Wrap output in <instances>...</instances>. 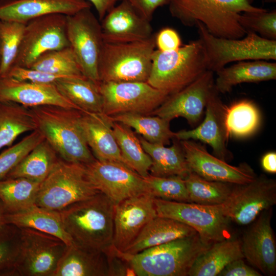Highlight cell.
Segmentation results:
<instances>
[{
  "label": "cell",
  "mask_w": 276,
  "mask_h": 276,
  "mask_svg": "<svg viewBox=\"0 0 276 276\" xmlns=\"http://www.w3.org/2000/svg\"><path fill=\"white\" fill-rule=\"evenodd\" d=\"M114 205L99 192L58 211L72 243L102 251L112 245Z\"/></svg>",
  "instance_id": "cell-1"
},
{
  "label": "cell",
  "mask_w": 276,
  "mask_h": 276,
  "mask_svg": "<svg viewBox=\"0 0 276 276\" xmlns=\"http://www.w3.org/2000/svg\"><path fill=\"white\" fill-rule=\"evenodd\" d=\"M168 6L171 16L183 25L200 22L212 35L233 39L246 34L239 22L242 13L266 10L253 6L251 0H170Z\"/></svg>",
  "instance_id": "cell-2"
},
{
  "label": "cell",
  "mask_w": 276,
  "mask_h": 276,
  "mask_svg": "<svg viewBox=\"0 0 276 276\" xmlns=\"http://www.w3.org/2000/svg\"><path fill=\"white\" fill-rule=\"evenodd\" d=\"M211 245L197 233L134 255L119 251L134 275L187 276L197 259Z\"/></svg>",
  "instance_id": "cell-3"
},
{
  "label": "cell",
  "mask_w": 276,
  "mask_h": 276,
  "mask_svg": "<svg viewBox=\"0 0 276 276\" xmlns=\"http://www.w3.org/2000/svg\"><path fill=\"white\" fill-rule=\"evenodd\" d=\"M30 109L37 130L62 159L84 165L96 159L79 125L81 110L54 105Z\"/></svg>",
  "instance_id": "cell-4"
},
{
  "label": "cell",
  "mask_w": 276,
  "mask_h": 276,
  "mask_svg": "<svg viewBox=\"0 0 276 276\" xmlns=\"http://www.w3.org/2000/svg\"><path fill=\"white\" fill-rule=\"evenodd\" d=\"M208 70L201 41H191L176 50H154L147 82L168 96L184 88Z\"/></svg>",
  "instance_id": "cell-5"
},
{
  "label": "cell",
  "mask_w": 276,
  "mask_h": 276,
  "mask_svg": "<svg viewBox=\"0 0 276 276\" xmlns=\"http://www.w3.org/2000/svg\"><path fill=\"white\" fill-rule=\"evenodd\" d=\"M99 192L89 178L85 165L59 159L41 182L35 204L60 211Z\"/></svg>",
  "instance_id": "cell-6"
},
{
  "label": "cell",
  "mask_w": 276,
  "mask_h": 276,
  "mask_svg": "<svg viewBox=\"0 0 276 276\" xmlns=\"http://www.w3.org/2000/svg\"><path fill=\"white\" fill-rule=\"evenodd\" d=\"M155 47L154 35L134 42H104L99 65L100 82H147Z\"/></svg>",
  "instance_id": "cell-7"
},
{
  "label": "cell",
  "mask_w": 276,
  "mask_h": 276,
  "mask_svg": "<svg viewBox=\"0 0 276 276\" xmlns=\"http://www.w3.org/2000/svg\"><path fill=\"white\" fill-rule=\"evenodd\" d=\"M205 50L208 70L216 73L232 62L276 59V40L247 31L241 38H225L211 34L200 22L195 25Z\"/></svg>",
  "instance_id": "cell-8"
},
{
  "label": "cell",
  "mask_w": 276,
  "mask_h": 276,
  "mask_svg": "<svg viewBox=\"0 0 276 276\" xmlns=\"http://www.w3.org/2000/svg\"><path fill=\"white\" fill-rule=\"evenodd\" d=\"M158 216L184 223L196 231L201 238L212 244L231 238V220L224 214L223 205H203L154 198Z\"/></svg>",
  "instance_id": "cell-9"
},
{
  "label": "cell",
  "mask_w": 276,
  "mask_h": 276,
  "mask_svg": "<svg viewBox=\"0 0 276 276\" xmlns=\"http://www.w3.org/2000/svg\"><path fill=\"white\" fill-rule=\"evenodd\" d=\"M90 8L66 16V33L83 75L99 85V65L104 42L101 22Z\"/></svg>",
  "instance_id": "cell-10"
},
{
  "label": "cell",
  "mask_w": 276,
  "mask_h": 276,
  "mask_svg": "<svg viewBox=\"0 0 276 276\" xmlns=\"http://www.w3.org/2000/svg\"><path fill=\"white\" fill-rule=\"evenodd\" d=\"M20 229L15 276H54L68 245L50 234L29 228Z\"/></svg>",
  "instance_id": "cell-11"
},
{
  "label": "cell",
  "mask_w": 276,
  "mask_h": 276,
  "mask_svg": "<svg viewBox=\"0 0 276 276\" xmlns=\"http://www.w3.org/2000/svg\"><path fill=\"white\" fill-rule=\"evenodd\" d=\"M66 16L51 14L26 24L13 66L29 68L44 53L70 47L66 33Z\"/></svg>",
  "instance_id": "cell-12"
},
{
  "label": "cell",
  "mask_w": 276,
  "mask_h": 276,
  "mask_svg": "<svg viewBox=\"0 0 276 276\" xmlns=\"http://www.w3.org/2000/svg\"><path fill=\"white\" fill-rule=\"evenodd\" d=\"M103 113L111 117L124 113L151 115L169 96L147 82H100Z\"/></svg>",
  "instance_id": "cell-13"
},
{
  "label": "cell",
  "mask_w": 276,
  "mask_h": 276,
  "mask_svg": "<svg viewBox=\"0 0 276 276\" xmlns=\"http://www.w3.org/2000/svg\"><path fill=\"white\" fill-rule=\"evenodd\" d=\"M275 203V180L260 174L248 183L234 185L222 205L224 214L231 221L245 225Z\"/></svg>",
  "instance_id": "cell-14"
},
{
  "label": "cell",
  "mask_w": 276,
  "mask_h": 276,
  "mask_svg": "<svg viewBox=\"0 0 276 276\" xmlns=\"http://www.w3.org/2000/svg\"><path fill=\"white\" fill-rule=\"evenodd\" d=\"M85 165L92 183L114 204L128 198L149 193L144 178L124 164L96 159Z\"/></svg>",
  "instance_id": "cell-15"
},
{
  "label": "cell",
  "mask_w": 276,
  "mask_h": 276,
  "mask_svg": "<svg viewBox=\"0 0 276 276\" xmlns=\"http://www.w3.org/2000/svg\"><path fill=\"white\" fill-rule=\"evenodd\" d=\"M191 171L204 179L234 185L248 183L257 176L247 163L232 166L211 154L205 147L194 140L179 141Z\"/></svg>",
  "instance_id": "cell-16"
},
{
  "label": "cell",
  "mask_w": 276,
  "mask_h": 276,
  "mask_svg": "<svg viewBox=\"0 0 276 276\" xmlns=\"http://www.w3.org/2000/svg\"><path fill=\"white\" fill-rule=\"evenodd\" d=\"M214 72L208 70L192 83L169 96L151 115L170 122L176 118H185L191 126L199 122L214 87Z\"/></svg>",
  "instance_id": "cell-17"
},
{
  "label": "cell",
  "mask_w": 276,
  "mask_h": 276,
  "mask_svg": "<svg viewBox=\"0 0 276 276\" xmlns=\"http://www.w3.org/2000/svg\"><path fill=\"white\" fill-rule=\"evenodd\" d=\"M154 198L146 193L115 204L112 245L117 249L124 251L143 227L157 216Z\"/></svg>",
  "instance_id": "cell-18"
},
{
  "label": "cell",
  "mask_w": 276,
  "mask_h": 276,
  "mask_svg": "<svg viewBox=\"0 0 276 276\" xmlns=\"http://www.w3.org/2000/svg\"><path fill=\"white\" fill-rule=\"evenodd\" d=\"M272 208L264 210L250 224L243 234L241 249L248 262L261 273H276V244L271 225Z\"/></svg>",
  "instance_id": "cell-19"
},
{
  "label": "cell",
  "mask_w": 276,
  "mask_h": 276,
  "mask_svg": "<svg viewBox=\"0 0 276 276\" xmlns=\"http://www.w3.org/2000/svg\"><path fill=\"white\" fill-rule=\"evenodd\" d=\"M226 107L214 86L206 105L203 121L193 129L175 132L174 139L178 141L199 140L206 143L211 147L215 156L227 162L232 159V155L226 147L229 136L225 120Z\"/></svg>",
  "instance_id": "cell-20"
},
{
  "label": "cell",
  "mask_w": 276,
  "mask_h": 276,
  "mask_svg": "<svg viewBox=\"0 0 276 276\" xmlns=\"http://www.w3.org/2000/svg\"><path fill=\"white\" fill-rule=\"evenodd\" d=\"M104 42L121 43L145 40L152 34L150 21L122 0L100 21Z\"/></svg>",
  "instance_id": "cell-21"
},
{
  "label": "cell",
  "mask_w": 276,
  "mask_h": 276,
  "mask_svg": "<svg viewBox=\"0 0 276 276\" xmlns=\"http://www.w3.org/2000/svg\"><path fill=\"white\" fill-rule=\"evenodd\" d=\"M0 101L29 108L54 105L81 110L59 92L55 84L21 81L9 76L0 77Z\"/></svg>",
  "instance_id": "cell-22"
},
{
  "label": "cell",
  "mask_w": 276,
  "mask_h": 276,
  "mask_svg": "<svg viewBox=\"0 0 276 276\" xmlns=\"http://www.w3.org/2000/svg\"><path fill=\"white\" fill-rule=\"evenodd\" d=\"M91 6L86 0H0V20L26 24L51 14L72 15Z\"/></svg>",
  "instance_id": "cell-23"
},
{
  "label": "cell",
  "mask_w": 276,
  "mask_h": 276,
  "mask_svg": "<svg viewBox=\"0 0 276 276\" xmlns=\"http://www.w3.org/2000/svg\"><path fill=\"white\" fill-rule=\"evenodd\" d=\"M79 122L86 143L96 159L127 166L114 135L113 122L109 117L103 113L81 111Z\"/></svg>",
  "instance_id": "cell-24"
},
{
  "label": "cell",
  "mask_w": 276,
  "mask_h": 276,
  "mask_svg": "<svg viewBox=\"0 0 276 276\" xmlns=\"http://www.w3.org/2000/svg\"><path fill=\"white\" fill-rule=\"evenodd\" d=\"M54 276H109L106 255L72 243L67 246Z\"/></svg>",
  "instance_id": "cell-25"
},
{
  "label": "cell",
  "mask_w": 276,
  "mask_h": 276,
  "mask_svg": "<svg viewBox=\"0 0 276 276\" xmlns=\"http://www.w3.org/2000/svg\"><path fill=\"white\" fill-rule=\"evenodd\" d=\"M196 234L195 229L184 223L157 216L143 227L123 252L136 254L148 248Z\"/></svg>",
  "instance_id": "cell-26"
},
{
  "label": "cell",
  "mask_w": 276,
  "mask_h": 276,
  "mask_svg": "<svg viewBox=\"0 0 276 276\" xmlns=\"http://www.w3.org/2000/svg\"><path fill=\"white\" fill-rule=\"evenodd\" d=\"M214 86L218 93H229L243 83H257L276 79V63L266 60L240 61L216 72Z\"/></svg>",
  "instance_id": "cell-27"
},
{
  "label": "cell",
  "mask_w": 276,
  "mask_h": 276,
  "mask_svg": "<svg viewBox=\"0 0 276 276\" xmlns=\"http://www.w3.org/2000/svg\"><path fill=\"white\" fill-rule=\"evenodd\" d=\"M174 141L167 147L151 143L140 137L142 146L152 160L149 174L157 177L179 176L185 179L191 172L186 160L179 141Z\"/></svg>",
  "instance_id": "cell-28"
},
{
  "label": "cell",
  "mask_w": 276,
  "mask_h": 276,
  "mask_svg": "<svg viewBox=\"0 0 276 276\" xmlns=\"http://www.w3.org/2000/svg\"><path fill=\"white\" fill-rule=\"evenodd\" d=\"M5 221L6 224H11L20 228L34 229L54 236L67 245L72 244L64 229L58 211L49 210L35 204L18 212L6 213Z\"/></svg>",
  "instance_id": "cell-29"
},
{
  "label": "cell",
  "mask_w": 276,
  "mask_h": 276,
  "mask_svg": "<svg viewBox=\"0 0 276 276\" xmlns=\"http://www.w3.org/2000/svg\"><path fill=\"white\" fill-rule=\"evenodd\" d=\"M244 258L241 241L233 238L213 243L191 267L189 276H216L230 262Z\"/></svg>",
  "instance_id": "cell-30"
},
{
  "label": "cell",
  "mask_w": 276,
  "mask_h": 276,
  "mask_svg": "<svg viewBox=\"0 0 276 276\" xmlns=\"http://www.w3.org/2000/svg\"><path fill=\"white\" fill-rule=\"evenodd\" d=\"M59 92L81 111L103 113L99 85L84 76H68L54 83Z\"/></svg>",
  "instance_id": "cell-31"
},
{
  "label": "cell",
  "mask_w": 276,
  "mask_h": 276,
  "mask_svg": "<svg viewBox=\"0 0 276 276\" xmlns=\"http://www.w3.org/2000/svg\"><path fill=\"white\" fill-rule=\"evenodd\" d=\"M36 129L30 108L13 102L0 101V150L11 146L20 134Z\"/></svg>",
  "instance_id": "cell-32"
},
{
  "label": "cell",
  "mask_w": 276,
  "mask_h": 276,
  "mask_svg": "<svg viewBox=\"0 0 276 276\" xmlns=\"http://www.w3.org/2000/svg\"><path fill=\"white\" fill-rule=\"evenodd\" d=\"M57 154L45 140L37 145L4 178L24 177L41 182L58 160Z\"/></svg>",
  "instance_id": "cell-33"
},
{
  "label": "cell",
  "mask_w": 276,
  "mask_h": 276,
  "mask_svg": "<svg viewBox=\"0 0 276 276\" xmlns=\"http://www.w3.org/2000/svg\"><path fill=\"white\" fill-rule=\"evenodd\" d=\"M109 117V116H108ZM112 122L133 128L142 137L151 143L169 145L174 138L170 121L157 116L124 113L109 117Z\"/></svg>",
  "instance_id": "cell-34"
},
{
  "label": "cell",
  "mask_w": 276,
  "mask_h": 276,
  "mask_svg": "<svg viewBox=\"0 0 276 276\" xmlns=\"http://www.w3.org/2000/svg\"><path fill=\"white\" fill-rule=\"evenodd\" d=\"M40 183L24 177L0 179V200L6 213L18 212L35 205Z\"/></svg>",
  "instance_id": "cell-35"
},
{
  "label": "cell",
  "mask_w": 276,
  "mask_h": 276,
  "mask_svg": "<svg viewBox=\"0 0 276 276\" xmlns=\"http://www.w3.org/2000/svg\"><path fill=\"white\" fill-rule=\"evenodd\" d=\"M261 119L260 111L252 101L241 100L226 107L225 120L229 137L250 136L260 128Z\"/></svg>",
  "instance_id": "cell-36"
},
{
  "label": "cell",
  "mask_w": 276,
  "mask_h": 276,
  "mask_svg": "<svg viewBox=\"0 0 276 276\" xmlns=\"http://www.w3.org/2000/svg\"><path fill=\"white\" fill-rule=\"evenodd\" d=\"M113 133L126 165L143 178L149 174L152 160L130 127L113 122Z\"/></svg>",
  "instance_id": "cell-37"
},
{
  "label": "cell",
  "mask_w": 276,
  "mask_h": 276,
  "mask_svg": "<svg viewBox=\"0 0 276 276\" xmlns=\"http://www.w3.org/2000/svg\"><path fill=\"white\" fill-rule=\"evenodd\" d=\"M184 180L191 202L203 205L223 204L228 198L234 185L208 180L192 172Z\"/></svg>",
  "instance_id": "cell-38"
},
{
  "label": "cell",
  "mask_w": 276,
  "mask_h": 276,
  "mask_svg": "<svg viewBox=\"0 0 276 276\" xmlns=\"http://www.w3.org/2000/svg\"><path fill=\"white\" fill-rule=\"evenodd\" d=\"M29 68L60 76H83L71 47L44 53Z\"/></svg>",
  "instance_id": "cell-39"
},
{
  "label": "cell",
  "mask_w": 276,
  "mask_h": 276,
  "mask_svg": "<svg viewBox=\"0 0 276 276\" xmlns=\"http://www.w3.org/2000/svg\"><path fill=\"white\" fill-rule=\"evenodd\" d=\"M25 24L0 20V77L13 67L20 46Z\"/></svg>",
  "instance_id": "cell-40"
},
{
  "label": "cell",
  "mask_w": 276,
  "mask_h": 276,
  "mask_svg": "<svg viewBox=\"0 0 276 276\" xmlns=\"http://www.w3.org/2000/svg\"><path fill=\"white\" fill-rule=\"evenodd\" d=\"M20 244V228L11 224L0 227V276H15Z\"/></svg>",
  "instance_id": "cell-41"
},
{
  "label": "cell",
  "mask_w": 276,
  "mask_h": 276,
  "mask_svg": "<svg viewBox=\"0 0 276 276\" xmlns=\"http://www.w3.org/2000/svg\"><path fill=\"white\" fill-rule=\"evenodd\" d=\"M144 179L149 193L154 198L191 202L183 178L179 176L157 177L149 174Z\"/></svg>",
  "instance_id": "cell-42"
},
{
  "label": "cell",
  "mask_w": 276,
  "mask_h": 276,
  "mask_svg": "<svg viewBox=\"0 0 276 276\" xmlns=\"http://www.w3.org/2000/svg\"><path fill=\"white\" fill-rule=\"evenodd\" d=\"M44 138L40 132L34 130L20 142L0 154V179L8 173Z\"/></svg>",
  "instance_id": "cell-43"
},
{
  "label": "cell",
  "mask_w": 276,
  "mask_h": 276,
  "mask_svg": "<svg viewBox=\"0 0 276 276\" xmlns=\"http://www.w3.org/2000/svg\"><path fill=\"white\" fill-rule=\"evenodd\" d=\"M239 22L246 31L256 33L261 37L276 40V10L245 12L239 18Z\"/></svg>",
  "instance_id": "cell-44"
},
{
  "label": "cell",
  "mask_w": 276,
  "mask_h": 276,
  "mask_svg": "<svg viewBox=\"0 0 276 276\" xmlns=\"http://www.w3.org/2000/svg\"><path fill=\"white\" fill-rule=\"evenodd\" d=\"M7 76L18 80L45 84H54L58 79L68 77L19 66H13Z\"/></svg>",
  "instance_id": "cell-45"
},
{
  "label": "cell",
  "mask_w": 276,
  "mask_h": 276,
  "mask_svg": "<svg viewBox=\"0 0 276 276\" xmlns=\"http://www.w3.org/2000/svg\"><path fill=\"white\" fill-rule=\"evenodd\" d=\"M156 47L162 52H171L179 49L182 45L181 38L174 29L166 27L155 35Z\"/></svg>",
  "instance_id": "cell-46"
},
{
  "label": "cell",
  "mask_w": 276,
  "mask_h": 276,
  "mask_svg": "<svg viewBox=\"0 0 276 276\" xmlns=\"http://www.w3.org/2000/svg\"><path fill=\"white\" fill-rule=\"evenodd\" d=\"M128 2L142 16L151 21L156 10L168 5L170 0H125Z\"/></svg>",
  "instance_id": "cell-47"
},
{
  "label": "cell",
  "mask_w": 276,
  "mask_h": 276,
  "mask_svg": "<svg viewBox=\"0 0 276 276\" xmlns=\"http://www.w3.org/2000/svg\"><path fill=\"white\" fill-rule=\"evenodd\" d=\"M262 274L248 266L243 258L238 259L228 264L218 276H261Z\"/></svg>",
  "instance_id": "cell-48"
},
{
  "label": "cell",
  "mask_w": 276,
  "mask_h": 276,
  "mask_svg": "<svg viewBox=\"0 0 276 276\" xmlns=\"http://www.w3.org/2000/svg\"><path fill=\"white\" fill-rule=\"evenodd\" d=\"M95 8L98 13V19L101 21L106 14L116 5L122 0H86Z\"/></svg>",
  "instance_id": "cell-49"
},
{
  "label": "cell",
  "mask_w": 276,
  "mask_h": 276,
  "mask_svg": "<svg viewBox=\"0 0 276 276\" xmlns=\"http://www.w3.org/2000/svg\"><path fill=\"white\" fill-rule=\"evenodd\" d=\"M261 164L262 169L269 173H276V153L274 151L265 153L262 157Z\"/></svg>",
  "instance_id": "cell-50"
},
{
  "label": "cell",
  "mask_w": 276,
  "mask_h": 276,
  "mask_svg": "<svg viewBox=\"0 0 276 276\" xmlns=\"http://www.w3.org/2000/svg\"><path fill=\"white\" fill-rule=\"evenodd\" d=\"M6 214V213L4 206L0 200V227L6 224L5 221V216Z\"/></svg>",
  "instance_id": "cell-51"
},
{
  "label": "cell",
  "mask_w": 276,
  "mask_h": 276,
  "mask_svg": "<svg viewBox=\"0 0 276 276\" xmlns=\"http://www.w3.org/2000/svg\"><path fill=\"white\" fill-rule=\"evenodd\" d=\"M266 2H275L276 0H265Z\"/></svg>",
  "instance_id": "cell-52"
}]
</instances>
